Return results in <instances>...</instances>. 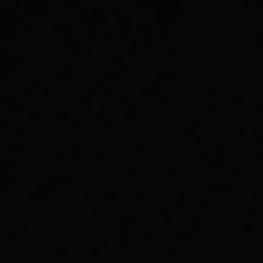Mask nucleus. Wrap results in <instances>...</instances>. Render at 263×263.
<instances>
[]
</instances>
